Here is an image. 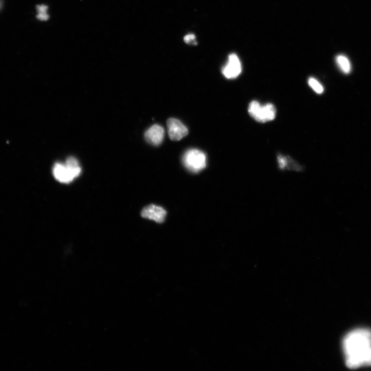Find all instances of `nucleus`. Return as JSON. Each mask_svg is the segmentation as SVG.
Returning a JSON list of instances; mask_svg holds the SVG:
<instances>
[{"mask_svg":"<svg viewBox=\"0 0 371 371\" xmlns=\"http://www.w3.org/2000/svg\"><path fill=\"white\" fill-rule=\"evenodd\" d=\"M168 131L170 139L173 141H179L188 134V130L180 120L170 118L167 121Z\"/></svg>","mask_w":371,"mask_h":371,"instance_id":"5","label":"nucleus"},{"mask_svg":"<svg viewBox=\"0 0 371 371\" xmlns=\"http://www.w3.org/2000/svg\"><path fill=\"white\" fill-rule=\"evenodd\" d=\"M183 163L189 171L198 173L206 166V156L200 150L190 149L183 155Z\"/></svg>","mask_w":371,"mask_h":371,"instance_id":"3","label":"nucleus"},{"mask_svg":"<svg viewBox=\"0 0 371 371\" xmlns=\"http://www.w3.org/2000/svg\"><path fill=\"white\" fill-rule=\"evenodd\" d=\"M278 167L281 171H293L298 172L304 171V167L288 156L280 154L277 157Z\"/></svg>","mask_w":371,"mask_h":371,"instance_id":"8","label":"nucleus"},{"mask_svg":"<svg viewBox=\"0 0 371 371\" xmlns=\"http://www.w3.org/2000/svg\"><path fill=\"white\" fill-rule=\"evenodd\" d=\"M336 62L340 70L345 74H349L351 71V65L349 60L343 55H339L336 58Z\"/></svg>","mask_w":371,"mask_h":371,"instance_id":"10","label":"nucleus"},{"mask_svg":"<svg viewBox=\"0 0 371 371\" xmlns=\"http://www.w3.org/2000/svg\"><path fill=\"white\" fill-rule=\"evenodd\" d=\"M184 41L188 44L197 45L196 36L194 34H188L184 37Z\"/></svg>","mask_w":371,"mask_h":371,"instance_id":"12","label":"nucleus"},{"mask_svg":"<svg viewBox=\"0 0 371 371\" xmlns=\"http://www.w3.org/2000/svg\"><path fill=\"white\" fill-rule=\"evenodd\" d=\"M53 173L58 181L64 184L70 183L78 176L77 172L74 169L61 163L54 164Z\"/></svg>","mask_w":371,"mask_h":371,"instance_id":"4","label":"nucleus"},{"mask_svg":"<svg viewBox=\"0 0 371 371\" xmlns=\"http://www.w3.org/2000/svg\"><path fill=\"white\" fill-rule=\"evenodd\" d=\"M347 367L355 369L371 366V331L360 328L348 333L343 340Z\"/></svg>","mask_w":371,"mask_h":371,"instance_id":"1","label":"nucleus"},{"mask_svg":"<svg viewBox=\"0 0 371 371\" xmlns=\"http://www.w3.org/2000/svg\"><path fill=\"white\" fill-rule=\"evenodd\" d=\"M164 131L159 125H154L148 129L145 133L146 140L150 145H160L164 139Z\"/></svg>","mask_w":371,"mask_h":371,"instance_id":"9","label":"nucleus"},{"mask_svg":"<svg viewBox=\"0 0 371 371\" xmlns=\"http://www.w3.org/2000/svg\"><path fill=\"white\" fill-rule=\"evenodd\" d=\"M248 112L252 118L260 123L272 121L277 115L276 108L273 104L268 103L262 105L257 101H253L250 103Z\"/></svg>","mask_w":371,"mask_h":371,"instance_id":"2","label":"nucleus"},{"mask_svg":"<svg viewBox=\"0 0 371 371\" xmlns=\"http://www.w3.org/2000/svg\"><path fill=\"white\" fill-rule=\"evenodd\" d=\"M242 71V67L239 59L235 54H230L226 65L223 69V74L228 79L237 77Z\"/></svg>","mask_w":371,"mask_h":371,"instance_id":"6","label":"nucleus"},{"mask_svg":"<svg viewBox=\"0 0 371 371\" xmlns=\"http://www.w3.org/2000/svg\"><path fill=\"white\" fill-rule=\"evenodd\" d=\"M37 18L41 21H46L49 19V16L47 12H39Z\"/></svg>","mask_w":371,"mask_h":371,"instance_id":"13","label":"nucleus"},{"mask_svg":"<svg viewBox=\"0 0 371 371\" xmlns=\"http://www.w3.org/2000/svg\"><path fill=\"white\" fill-rule=\"evenodd\" d=\"M308 84L315 92L318 94H321L323 92V87L317 79L313 77L309 78L308 79Z\"/></svg>","mask_w":371,"mask_h":371,"instance_id":"11","label":"nucleus"},{"mask_svg":"<svg viewBox=\"0 0 371 371\" xmlns=\"http://www.w3.org/2000/svg\"><path fill=\"white\" fill-rule=\"evenodd\" d=\"M166 215L167 212L163 208L153 204L147 206L142 212L143 218L152 220L159 223L164 222Z\"/></svg>","mask_w":371,"mask_h":371,"instance_id":"7","label":"nucleus"},{"mask_svg":"<svg viewBox=\"0 0 371 371\" xmlns=\"http://www.w3.org/2000/svg\"><path fill=\"white\" fill-rule=\"evenodd\" d=\"M37 9L38 11V13L47 12L48 7L45 5H38L37 6Z\"/></svg>","mask_w":371,"mask_h":371,"instance_id":"14","label":"nucleus"}]
</instances>
